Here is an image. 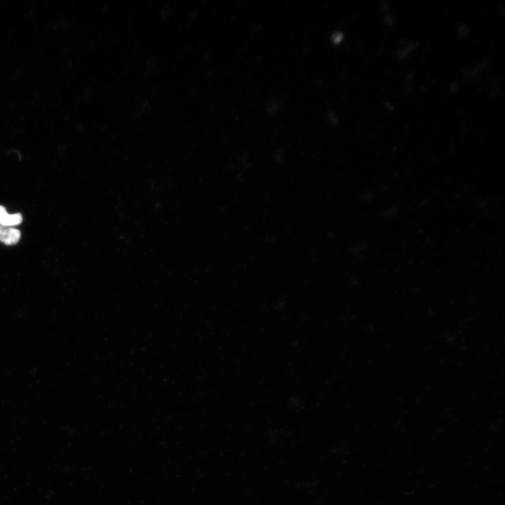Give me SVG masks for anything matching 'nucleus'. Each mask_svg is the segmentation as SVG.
I'll return each mask as SVG.
<instances>
[{
    "mask_svg": "<svg viewBox=\"0 0 505 505\" xmlns=\"http://www.w3.org/2000/svg\"><path fill=\"white\" fill-rule=\"evenodd\" d=\"M21 235V232L18 230L0 224V242L6 245L16 244L20 240Z\"/></svg>",
    "mask_w": 505,
    "mask_h": 505,
    "instance_id": "obj_1",
    "label": "nucleus"
},
{
    "mask_svg": "<svg viewBox=\"0 0 505 505\" xmlns=\"http://www.w3.org/2000/svg\"><path fill=\"white\" fill-rule=\"evenodd\" d=\"M23 221L21 213L10 214L6 209L0 206V224L3 226L13 227L17 226Z\"/></svg>",
    "mask_w": 505,
    "mask_h": 505,
    "instance_id": "obj_2",
    "label": "nucleus"
}]
</instances>
